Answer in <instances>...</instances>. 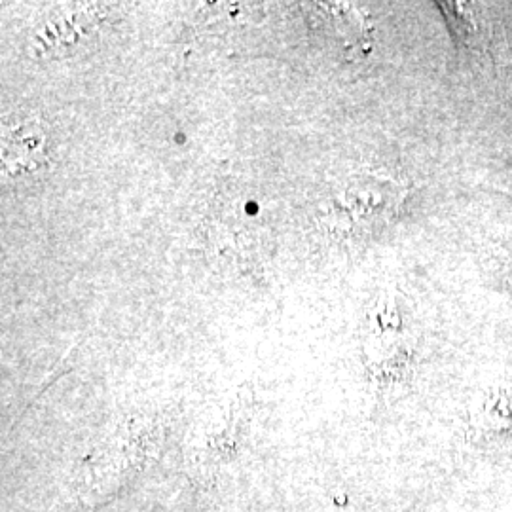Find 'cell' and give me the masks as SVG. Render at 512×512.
<instances>
[{
    "label": "cell",
    "instance_id": "cell-3",
    "mask_svg": "<svg viewBox=\"0 0 512 512\" xmlns=\"http://www.w3.org/2000/svg\"><path fill=\"white\" fill-rule=\"evenodd\" d=\"M99 19H101L99 12L92 8L61 12L38 29L31 40V48L37 57L54 55L59 50H67L76 42H80L82 37L90 35L97 27Z\"/></svg>",
    "mask_w": 512,
    "mask_h": 512
},
{
    "label": "cell",
    "instance_id": "cell-1",
    "mask_svg": "<svg viewBox=\"0 0 512 512\" xmlns=\"http://www.w3.org/2000/svg\"><path fill=\"white\" fill-rule=\"evenodd\" d=\"M340 209L359 230H378L393 219L404 202V188L389 177L359 173L342 188Z\"/></svg>",
    "mask_w": 512,
    "mask_h": 512
},
{
    "label": "cell",
    "instance_id": "cell-2",
    "mask_svg": "<svg viewBox=\"0 0 512 512\" xmlns=\"http://www.w3.org/2000/svg\"><path fill=\"white\" fill-rule=\"evenodd\" d=\"M48 162L46 137L38 122H23L4 133L2 169L10 177L29 175Z\"/></svg>",
    "mask_w": 512,
    "mask_h": 512
}]
</instances>
